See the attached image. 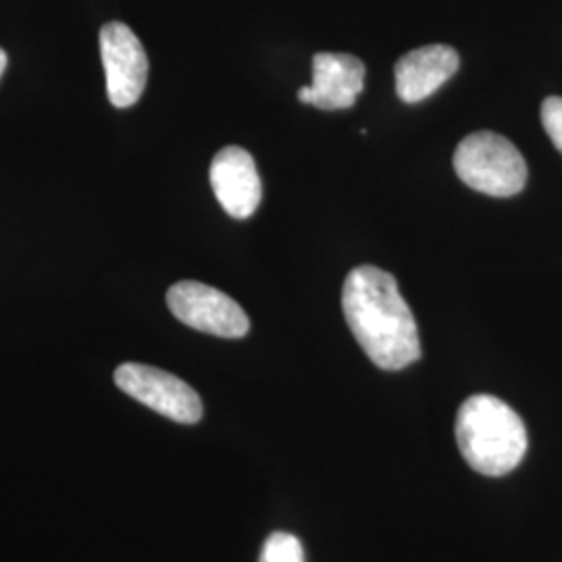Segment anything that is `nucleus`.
<instances>
[{"label": "nucleus", "instance_id": "obj_5", "mask_svg": "<svg viewBox=\"0 0 562 562\" xmlns=\"http://www.w3.org/2000/svg\"><path fill=\"white\" fill-rule=\"evenodd\" d=\"M167 304L183 325L220 338H244L250 329L240 304L201 281H180L169 288Z\"/></svg>", "mask_w": 562, "mask_h": 562}, {"label": "nucleus", "instance_id": "obj_7", "mask_svg": "<svg viewBox=\"0 0 562 562\" xmlns=\"http://www.w3.org/2000/svg\"><path fill=\"white\" fill-rule=\"evenodd\" d=\"M211 186L225 213L234 220L255 215L262 199V183L250 153L225 146L211 162Z\"/></svg>", "mask_w": 562, "mask_h": 562}, {"label": "nucleus", "instance_id": "obj_10", "mask_svg": "<svg viewBox=\"0 0 562 562\" xmlns=\"http://www.w3.org/2000/svg\"><path fill=\"white\" fill-rule=\"evenodd\" d=\"M259 562H304V548L301 540L292 533L276 531L262 546Z\"/></svg>", "mask_w": 562, "mask_h": 562}, {"label": "nucleus", "instance_id": "obj_9", "mask_svg": "<svg viewBox=\"0 0 562 562\" xmlns=\"http://www.w3.org/2000/svg\"><path fill=\"white\" fill-rule=\"evenodd\" d=\"M459 53L448 44L411 50L396 63V92L408 104L425 101L459 71Z\"/></svg>", "mask_w": 562, "mask_h": 562}, {"label": "nucleus", "instance_id": "obj_12", "mask_svg": "<svg viewBox=\"0 0 562 562\" xmlns=\"http://www.w3.org/2000/svg\"><path fill=\"white\" fill-rule=\"evenodd\" d=\"M7 63H9V59H7V53L0 48V78H2L4 69H7Z\"/></svg>", "mask_w": 562, "mask_h": 562}, {"label": "nucleus", "instance_id": "obj_4", "mask_svg": "<svg viewBox=\"0 0 562 562\" xmlns=\"http://www.w3.org/2000/svg\"><path fill=\"white\" fill-rule=\"evenodd\" d=\"M115 383L127 396L171 422L194 425L202 419V401L196 390L157 367L123 362L115 371Z\"/></svg>", "mask_w": 562, "mask_h": 562}, {"label": "nucleus", "instance_id": "obj_3", "mask_svg": "<svg viewBox=\"0 0 562 562\" xmlns=\"http://www.w3.org/2000/svg\"><path fill=\"white\" fill-rule=\"evenodd\" d=\"M454 169L469 188L496 199L515 196L527 183L519 148L494 132L467 136L454 153Z\"/></svg>", "mask_w": 562, "mask_h": 562}, {"label": "nucleus", "instance_id": "obj_6", "mask_svg": "<svg viewBox=\"0 0 562 562\" xmlns=\"http://www.w3.org/2000/svg\"><path fill=\"white\" fill-rule=\"evenodd\" d=\"M101 55L106 94L117 109L140 101L148 80V57L138 36L121 21L102 25Z\"/></svg>", "mask_w": 562, "mask_h": 562}, {"label": "nucleus", "instance_id": "obj_8", "mask_svg": "<svg viewBox=\"0 0 562 562\" xmlns=\"http://www.w3.org/2000/svg\"><path fill=\"white\" fill-rule=\"evenodd\" d=\"M361 59L341 53H319L313 59V83L299 90V101L323 111L350 109L364 88Z\"/></svg>", "mask_w": 562, "mask_h": 562}, {"label": "nucleus", "instance_id": "obj_1", "mask_svg": "<svg viewBox=\"0 0 562 562\" xmlns=\"http://www.w3.org/2000/svg\"><path fill=\"white\" fill-rule=\"evenodd\" d=\"M341 308L352 336L380 369L401 371L419 361V327L392 273L373 265L352 269L344 281Z\"/></svg>", "mask_w": 562, "mask_h": 562}, {"label": "nucleus", "instance_id": "obj_2", "mask_svg": "<svg viewBox=\"0 0 562 562\" xmlns=\"http://www.w3.org/2000/svg\"><path fill=\"white\" fill-rule=\"evenodd\" d=\"M457 442L471 469L487 477H503L522 461L527 431L521 417L506 402L475 394L459 408Z\"/></svg>", "mask_w": 562, "mask_h": 562}, {"label": "nucleus", "instance_id": "obj_11", "mask_svg": "<svg viewBox=\"0 0 562 562\" xmlns=\"http://www.w3.org/2000/svg\"><path fill=\"white\" fill-rule=\"evenodd\" d=\"M542 123L546 134L562 155V99L550 97L542 104Z\"/></svg>", "mask_w": 562, "mask_h": 562}]
</instances>
